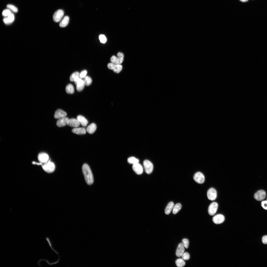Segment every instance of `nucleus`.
Returning <instances> with one entry per match:
<instances>
[{"mask_svg": "<svg viewBox=\"0 0 267 267\" xmlns=\"http://www.w3.org/2000/svg\"><path fill=\"white\" fill-rule=\"evenodd\" d=\"M96 128V126L95 124L92 123L87 127L86 129V131L89 134H92L95 131Z\"/></svg>", "mask_w": 267, "mask_h": 267, "instance_id": "nucleus-20", "label": "nucleus"}, {"mask_svg": "<svg viewBox=\"0 0 267 267\" xmlns=\"http://www.w3.org/2000/svg\"><path fill=\"white\" fill-rule=\"evenodd\" d=\"M110 60L111 63L121 65L122 62L117 57L115 56H112Z\"/></svg>", "mask_w": 267, "mask_h": 267, "instance_id": "nucleus-24", "label": "nucleus"}, {"mask_svg": "<svg viewBox=\"0 0 267 267\" xmlns=\"http://www.w3.org/2000/svg\"><path fill=\"white\" fill-rule=\"evenodd\" d=\"M262 206L264 209H267V203L266 200L262 201Z\"/></svg>", "mask_w": 267, "mask_h": 267, "instance_id": "nucleus-38", "label": "nucleus"}, {"mask_svg": "<svg viewBox=\"0 0 267 267\" xmlns=\"http://www.w3.org/2000/svg\"><path fill=\"white\" fill-rule=\"evenodd\" d=\"M7 17L9 24L12 23L14 20L15 18L14 15L12 13Z\"/></svg>", "mask_w": 267, "mask_h": 267, "instance_id": "nucleus-33", "label": "nucleus"}, {"mask_svg": "<svg viewBox=\"0 0 267 267\" xmlns=\"http://www.w3.org/2000/svg\"><path fill=\"white\" fill-rule=\"evenodd\" d=\"M12 13L11 10L9 9L4 10L2 12V15L4 17H7Z\"/></svg>", "mask_w": 267, "mask_h": 267, "instance_id": "nucleus-32", "label": "nucleus"}, {"mask_svg": "<svg viewBox=\"0 0 267 267\" xmlns=\"http://www.w3.org/2000/svg\"><path fill=\"white\" fill-rule=\"evenodd\" d=\"M182 206L179 203L176 204L174 206L173 208V213L174 214H176L178 213L181 209Z\"/></svg>", "mask_w": 267, "mask_h": 267, "instance_id": "nucleus-23", "label": "nucleus"}, {"mask_svg": "<svg viewBox=\"0 0 267 267\" xmlns=\"http://www.w3.org/2000/svg\"><path fill=\"white\" fill-rule=\"evenodd\" d=\"M127 161L129 163L133 164L138 163L139 160L134 157L132 156L128 158Z\"/></svg>", "mask_w": 267, "mask_h": 267, "instance_id": "nucleus-27", "label": "nucleus"}, {"mask_svg": "<svg viewBox=\"0 0 267 267\" xmlns=\"http://www.w3.org/2000/svg\"><path fill=\"white\" fill-rule=\"evenodd\" d=\"M36 164L41 165H42L43 170L48 173L53 172L55 169V165L53 162L51 161L50 159L46 163H36Z\"/></svg>", "mask_w": 267, "mask_h": 267, "instance_id": "nucleus-2", "label": "nucleus"}, {"mask_svg": "<svg viewBox=\"0 0 267 267\" xmlns=\"http://www.w3.org/2000/svg\"><path fill=\"white\" fill-rule=\"evenodd\" d=\"M82 171L87 184L89 185L92 184L94 181L93 176L90 168L88 164H85L83 165Z\"/></svg>", "mask_w": 267, "mask_h": 267, "instance_id": "nucleus-1", "label": "nucleus"}, {"mask_svg": "<svg viewBox=\"0 0 267 267\" xmlns=\"http://www.w3.org/2000/svg\"><path fill=\"white\" fill-rule=\"evenodd\" d=\"M69 119L67 117H64L59 119L56 122V125L59 127H63L67 125Z\"/></svg>", "mask_w": 267, "mask_h": 267, "instance_id": "nucleus-17", "label": "nucleus"}, {"mask_svg": "<svg viewBox=\"0 0 267 267\" xmlns=\"http://www.w3.org/2000/svg\"><path fill=\"white\" fill-rule=\"evenodd\" d=\"M207 196L209 200L213 201L215 200L217 196V192L216 189L213 188L209 189L207 192Z\"/></svg>", "mask_w": 267, "mask_h": 267, "instance_id": "nucleus-6", "label": "nucleus"}, {"mask_svg": "<svg viewBox=\"0 0 267 267\" xmlns=\"http://www.w3.org/2000/svg\"><path fill=\"white\" fill-rule=\"evenodd\" d=\"M6 7L8 9L12 10L14 12L16 13L18 11V9L17 7L13 5L8 4L7 5Z\"/></svg>", "mask_w": 267, "mask_h": 267, "instance_id": "nucleus-30", "label": "nucleus"}, {"mask_svg": "<svg viewBox=\"0 0 267 267\" xmlns=\"http://www.w3.org/2000/svg\"><path fill=\"white\" fill-rule=\"evenodd\" d=\"M38 159L40 163H46L49 160L48 155L44 153H40L38 155Z\"/></svg>", "mask_w": 267, "mask_h": 267, "instance_id": "nucleus-12", "label": "nucleus"}, {"mask_svg": "<svg viewBox=\"0 0 267 267\" xmlns=\"http://www.w3.org/2000/svg\"><path fill=\"white\" fill-rule=\"evenodd\" d=\"M74 82L76 85V89L78 91H81L84 89L85 85L83 80L80 77H77L75 80Z\"/></svg>", "mask_w": 267, "mask_h": 267, "instance_id": "nucleus-9", "label": "nucleus"}, {"mask_svg": "<svg viewBox=\"0 0 267 267\" xmlns=\"http://www.w3.org/2000/svg\"><path fill=\"white\" fill-rule=\"evenodd\" d=\"M69 21V17L67 16H65L60 21L59 24V26L62 27H66L68 24Z\"/></svg>", "mask_w": 267, "mask_h": 267, "instance_id": "nucleus-21", "label": "nucleus"}, {"mask_svg": "<svg viewBox=\"0 0 267 267\" xmlns=\"http://www.w3.org/2000/svg\"><path fill=\"white\" fill-rule=\"evenodd\" d=\"M218 207V204L216 202H213L209 205L208 209V212L211 216L214 215L216 213Z\"/></svg>", "mask_w": 267, "mask_h": 267, "instance_id": "nucleus-7", "label": "nucleus"}, {"mask_svg": "<svg viewBox=\"0 0 267 267\" xmlns=\"http://www.w3.org/2000/svg\"><path fill=\"white\" fill-rule=\"evenodd\" d=\"M145 172L148 174L151 173L153 169V165L152 163L147 160H144L143 163Z\"/></svg>", "mask_w": 267, "mask_h": 267, "instance_id": "nucleus-3", "label": "nucleus"}, {"mask_svg": "<svg viewBox=\"0 0 267 267\" xmlns=\"http://www.w3.org/2000/svg\"><path fill=\"white\" fill-rule=\"evenodd\" d=\"M117 57L121 61L123 62L124 60V56L123 54L120 52H119L117 54Z\"/></svg>", "mask_w": 267, "mask_h": 267, "instance_id": "nucleus-37", "label": "nucleus"}, {"mask_svg": "<svg viewBox=\"0 0 267 267\" xmlns=\"http://www.w3.org/2000/svg\"><path fill=\"white\" fill-rule=\"evenodd\" d=\"M77 119L82 126H86L88 124V122L87 120L83 116L81 115H79L77 117Z\"/></svg>", "mask_w": 267, "mask_h": 267, "instance_id": "nucleus-19", "label": "nucleus"}, {"mask_svg": "<svg viewBox=\"0 0 267 267\" xmlns=\"http://www.w3.org/2000/svg\"><path fill=\"white\" fill-rule=\"evenodd\" d=\"M174 206V203L171 201L169 202L167 205L166 207L165 210V212L166 215H168L171 212L172 209H173Z\"/></svg>", "mask_w": 267, "mask_h": 267, "instance_id": "nucleus-22", "label": "nucleus"}, {"mask_svg": "<svg viewBox=\"0 0 267 267\" xmlns=\"http://www.w3.org/2000/svg\"><path fill=\"white\" fill-rule=\"evenodd\" d=\"M99 38L100 42L102 43H105L107 41L105 36L103 34L100 35L99 36Z\"/></svg>", "mask_w": 267, "mask_h": 267, "instance_id": "nucleus-31", "label": "nucleus"}, {"mask_svg": "<svg viewBox=\"0 0 267 267\" xmlns=\"http://www.w3.org/2000/svg\"><path fill=\"white\" fill-rule=\"evenodd\" d=\"M108 67L116 73H119L122 69V67L121 65L115 64L111 63L108 64Z\"/></svg>", "mask_w": 267, "mask_h": 267, "instance_id": "nucleus-8", "label": "nucleus"}, {"mask_svg": "<svg viewBox=\"0 0 267 267\" xmlns=\"http://www.w3.org/2000/svg\"><path fill=\"white\" fill-rule=\"evenodd\" d=\"M225 220L224 216L221 214H218L214 216L212 219L214 223L216 224H220L223 223Z\"/></svg>", "mask_w": 267, "mask_h": 267, "instance_id": "nucleus-11", "label": "nucleus"}, {"mask_svg": "<svg viewBox=\"0 0 267 267\" xmlns=\"http://www.w3.org/2000/svg\"><path fill=\"white\" fill-rule=\"evenodd\" d=\"M67 115V114L65 112L59 109L55 111L54 116L55 119H59L65 117Z\"/></svg>", "mask_w": 267, "mask_h": 267, "instance_id": "nucleus-15", "label": "nucleus"}, {"mask_svg": "<svg viewBox=\"0 0 267 267\" xmlns=\"http://www.w3.org/2000/svg\"><path fill=\"white\" fill-rule=\"evenodd\" d=\"M184 247L182 243L179 244L176 252V255L177 257H179L182 256L184 251Z\"/></svg>", "mask_w": 267, "mask_h": 267, "instance_id": "nucleus-14", "label": "nucleus"}, {"mask_svg": "<svg viewBox=\"0 0 267 267\" xmlns=\"http://www.w3.org/2000/svg\"><path fill=\"white\" fill-rule=\"evenodd\" d=\"M182 243L185 247L186 248H188L189 245V241L187 239H183L182 240Z\"/></svg>", "mask_w": 267, "mask_h": 267, "instance_id": "nucleus-34", "label": "nucleus"}, {"mask_svg": "<svg viewBox=\"0 0 267 267\" xmlns=\"http://www.w3.org/2000/svg\"><path fill=\"white\" fill-rule=\"evenodd\" d=\"M80 124L77 119L73 118L69 119L67 123V125L69 126L75 128L78 127Z\"/></svg>", "mask_w": 267, "mask_h": 267, "instance_id": "nucleus-16", "label": "nucleus"}, {"mask_svg": "<svg viewBox=\"0 0 267 267\" xmlns=\"http://www.w3.org/2000/svg\"><path fill=\"white\" fill-rule=\"evenodd\" d=\"M240 1L243 2H245L247 1L248 0H240Z\"/></svg>", "mask_w": 267, "mask_h": 267, "instance_id": "nucleus-41", "label": "nucleus"}, {"mask_svg": "<svg viewBox=\"0 0 267 267\" xmlns=\"http://www.w3.org/2000/svg\"><path fill=\"white\" fill-rule=\"evenodd\" d=\"M262 241L264 244H267V235L263 236L262 238Z\"/></svg>", "mask_w": 267, "mask_h": 267, "instance_id": "nucleus-39", "label": "nucleus"}, {"mask_svg": "<svg viewBox=\"0 0 267 267\" xmlns=\"http://www.w3.org/2000/svg\"><path fill=\"white\" fill-rule=\"evenodd\" d=\"M66 91L67 93L72 94L74 93V89L73 86L71 84L67 85L66 88Z\"/></svg>", "mask_w": 267, "mask_h": 267, "instance_id": "nucleus-25", "label": "nucleus"}, {"mask_svg": "<svg viewBox=\"0 0 267 267\" xmlns=\"http://www.w3.org/2000/svg\"><path fill=\"white\" fill-rule=\"evenodd\" d=\"M132 168L134 172L137 174L140 175L143 172V167L139 162L133 164Z\"/></svg>", "mask_w": 267, "mask_h": 267, "instance_id": "nucleus-13", "label": "nucleus"}, {"mask_svg": "<svg viewBox=\"0 0 267 267\" xmlns=\"http://www.w3.org/2000/svg\"><path fill=\"white\" fill-rule=\"evenodd\" d=\"M193 179L196 182L201 184L204 182L205 178L204 175L202 173L198 172L194 174Z\"/></svg>", "mask_w": 267, "mask_h": 267, "instance_id": "nucleus-4", "label": "nucleus"}, {"mask_svg": "<svg viewBox=\"0 0 267 267\" xmlns=\"http://www.w3.org/2000/svg\"><path fill=\"white\" fill-rule=\"evenodd\" d=\"M64 14V12L63 10L59 9L57 10L53 15V20L56 22L60 21L63 17Z\"/></svg>", "mask_w": 267, "mask_h": 267, "instance_id": "nucleus-5", "label": "nucleus"}, {"mask_svg": "<svg viewBox=\"0 0 267 267\" xmlns=\"http://www.w3.org/2000/svg\"></svg>", "mask_w": 267, "mask_h": 267, "instance_id": "nucleus-42", "label": "nucleus"}, {"mask_svg": "<svg viewBox=\"0 0 267 267\" xmlns=\"http://www.w3.org/2000/svg\"><path fill=\"white\" fill-rule=\"evenodd\" d=\"M176 264L178 267H183L185 265V262L183 260L181 259H177L176 261Z\"/></svg>", "mask_w": 267, "mask_h": 267, "instance_id": "nucleus-26", "label": "nucleus"}, {"mask_svg": "<svg viewBox=\"0 0 267 267\" xmlns=\"http://www.w3.org/2000/svg\"><path fill=\"white\" fill-rule=\"evenodd\" d=\"M266 193L264 190H260L257 191L254 195V198L257 200L261 201L266 198Z\"/></svg>", "mask_w": 267, "mask_h": 267, "instance_id": "nucleus-10", "label": "nucleus"}, {"mask_svg": "<svg viewBox=\"0 0 267 267\" xmlns=\"http://www.w3.org/2000/svg\"><path fill=\"white\" fill-rule=\"evenodd\" d=\"M4 23L6 24H9L7 17L4 18L3 20Z\"/></svg>", "mask_w": 267, "mask_h": 267, "instance_id": "nucleus-40", "label": "nucleus"}, {"mask_svg": "<svg viewBox=\"0 0 267 267\" xmlns=\"http://www.w3.org/2000/svg\"><path fill=\"white\" fill-rule=\"evenodd\" d=\"M85 85L88 86L90 85L92 82V80L91 78L89 76H86L85 78L83 80Z\"/></svg>", "mask_w": 267, "mask_h": 267, "instance_id": "nucleus-29", "label": "nucleus"}, {"mask_svg": "<svg viewBox=\"0 0 267 267\" xmlns=\"http://www.w3.org/2000/svg\"><path fill=\"white\" fill-rule=\"evenodd\" d=\"M72 132L78 134H86V130L84 128H75L72 130Z\"/></svg>", "mask_w": 267, "mask_h": 267, "instance_id": "nucleus-18", "label": "nucleus"}, {"mask_svg": "<svg viewBox=\"0 0 267 267\" xmlns=\"http://www.w3.org/2000/svg\"><path fill=\"white\" fill-rule=\"evenodd\" d=\"M182 256V259L185 260H188L190 258V255L187 252L184 253Z\"/></svg>", "mask_w": 267, "mask_h": 267, "instance_id": "nucleus-35", "label": "nucleus"}, {"mask_svg": "<svg viewBox=\"0 0 267 267\" xmlns=\"http://www.w3.org/2000/svg\"><path fill=\"white\" fill-rule=\"evenodd\" d=\"M87 73V71L86 70H84L82 71L79 74L80 77L81 78H85L86 76Z\"/></svg>", "mask_w": 267, "mask_h": 267, "instance_id": "nucleus-36", "label": "nucleus"}, {"mask_svg": "<svg viewBox=\"0 0 267 267\" xmlns=\"http://www.w3.org/2000/svg\"><path fill=\"white\" fill-rule=\"evenodd\" d=\"M80 73L78 72H75L72 73L70 77V80L71 82H74L75 80L77 77H79Z\"/></svg>", "mask_w": 267, "mask_h": 267, "instance_id": "nucleus-28", "label": "nucleus"}]
</instances>
